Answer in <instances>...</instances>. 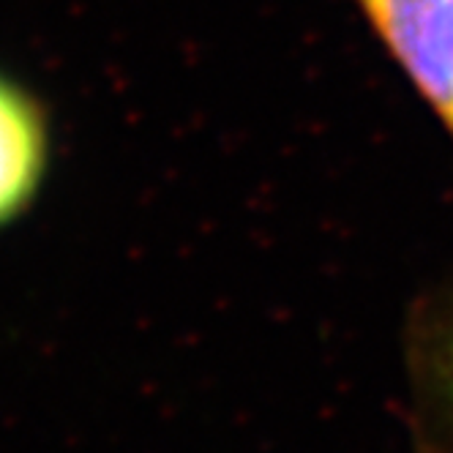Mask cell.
<instances>
[{"label": "cell", "mask_w": 453, "mask_h": 453, "mask_svg": "<svg viewBox=\"0 0 453 453\" xmlns=\"http://www.w3.org/2000/svg\"><path fill=\"white\" fill-rule=\"evenodd\" d=\"M453 140V0H355Z\"/></svg>", "instance_id": "obj_1"}, {"label": "cell", "mask_w": 453, "mask_h": 453, "mask_svg": "<svg viewBox=\"0 0 453 453\" xmlns=\"http://www.w3.org/2000/svg\"><path fill=\"white\" fill-rule=\"evenodd\" d=\"M50 158L52 128L44 102L17 77L0 72V226L34 205Z\"/></svg>", "instance_id": "obj_2"}]
</instances>
